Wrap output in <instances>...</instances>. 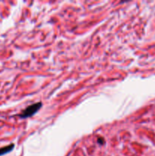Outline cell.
<instances>
[{"label": "cell", "instance_id": "3", "mask_svg": "<svg viewBox=\"0 0 155 156\" xmlns=\"http://www.w3.org/2000/svg\"><path fill=\"white\" fill-rule=\"evenodd\" d=\"M97 140H98V142H99L100 144H103V143H104V139L102 138V137H99V138L97 139Z\"/></svg>", "mask_w": 155, "mask_h": 156}, {"label": "cell", "instance_id": "1", "mask_svg": "<svg viewBox=\"0 0 155 156\" xmlns=\"http://www.w3.org/2000/svg\"><path fill=\"white\" fill-rule=\"evenodd\" d=\"M41 107H42V103L41 102H38V103H36V104H32V105H30L29 107H27L24 111H22L18 115V117H21V118H24V119L31 117L35 113H37Z\"/></svg>", "mask_w": 155, "mask_h": 156}, {"label": "cell", "instance_id": "2", "mask_svg": "<svg viewBox=\"0 0 155 156\" xmlns=\"http://www.w3.org/2000/svg\"><path fill=\"white\" fill-rule=\"evenodd\" d=\"M14 144H11L8 146H5V147H3V148H0V156L3 155L5 154H7L9 152H11L13 148H14Z\"/></svg>", "mask_w": 155, "mask_h": 156}]
</instances>
